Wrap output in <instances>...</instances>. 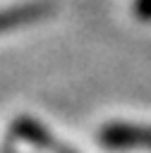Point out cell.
<instances>
[{
  "label": "cell",
  "instance_id": "6da1fadb",
  "mask_svg": "<svg viewBox=\"0 0 151 153\" xmlns=\"http://www.w3.org/2000/svg\"><path fill=\"white\" fill-rule=\"evenodd\" d=\"M98 139H101V143L105 148H117V151H125V148H151V127L115 122V124L103 127Z\"/></svg>",
  "mask_w": 151,
  "mask_h": 153
},
{
  "label": "cell",
  "instance_id": "7a4b0ae2",
  "mask_svg": "<svg viewBox=\"0 0 151 153\" xmlns=\"http://www.w3.org/2000/svg\"><path fill=\"white\" fill-rule=\"evenodd\" d=\"M12 131H14V136L17 139H22V141H26V143H31L34 148H38V151H43V153H77V151H72L70 146H65L60 139H55L41 122H36L34 117H19V120H14L12 122Z\"/></svg>",
  "mask_w": 151,
  "mask_h": 153
},
{
  "label": "cell",
  "instance_id": "3957f363",
  "mask_svg": "<svg viewBox=\"0 0 151 153\" xmlns=\"http://www.w3.org/2000/svg\"><path fill=\"white\" fill-rule=\"evenodd\" d=\"M48 12H50V5H48V2H29V5H22V7L2 10V12H0V31L31 24V22L46 17Z\"/></svg>",
  "mask_w": 151,
  "mask_h": 153
},
{
  "label": "cell",
  "instance_id": "277c9868",
  "mask_svg": "<svg viewBox=\"0 0 151 153\" xmlns=\"http://www.w3.org/2000/svg\"><path fill=\"white\" fill-rule=\"evenodd\" d=\"M134 14L139 19H151V0H134Z\"/></svg>",
  "mask_w": 151,
  "mask_h": 153
},
{
  "label": "cell",
  "instance_id": "5b68a950",
  "mask_svg": "<svg viewBox=\"0 0 151 153\" xmlns=\"http://www.w3.org/2000/svg\"><path fill=\"white\" fill-rule=\"evenodd\" d=\"M5 153H12V151H10V148H7V151H5Z\"/></svg>",
  "mask_w": 151,
  "mask_h": 153
}]
</instances>
